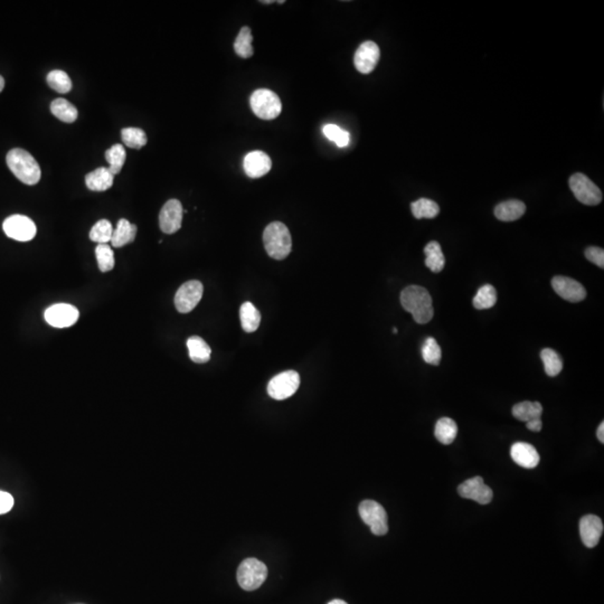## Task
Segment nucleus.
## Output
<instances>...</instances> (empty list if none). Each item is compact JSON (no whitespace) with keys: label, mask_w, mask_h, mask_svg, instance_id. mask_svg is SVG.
<instances>
[{"label":"nucleus","mask_w":604,"mask_h":604,"mask_svg":"<svg viewBox=\"0 0 604 604\" xmlns=\"http://www.w3.org/2000/svg\"><path fill=\"white\" fill-rule=\"evenodd\" d=\"M401 304L404 310L412 313L417 324H428L435 315L431 295L423 287H406L401 292Z\"/></svg>","instance_id":"1"},{"label":"nucleus","mask_w":604,"mask_h":604,"mask_svg":"<svg viewBox=\"0 0 604 604\" xmlns=\"http://www.w3.org/2000/svg\"><path fill=\"white\" fill-rule=\"evenodd\" d=\"M7 165L9 169L23 184H37L42 177V170L35 158L30 152L21 148L12 149L7 154Z\"/></svg>","instance_id":"2"},{"label":"nucleus","mask_w":604,"mask_h":604,"mask_svg":"<svg viewBox=\"0 0 604 604\" xmlns=\"http://www.w3.org/2000/svg\"><path fill=\"white\" fill-rule=\"evenodd\" d=\"M263 243L267 253L272 259L284 260L292 250L291 234L288 227L281 222H273L265 227Z\"/></svg>","instance_id":"3"},{"label":"nucleus","mask_w":604,"mask_h":604,"mask_svg":"<svg viewBox=\"0 0 604 604\" xmlns=\"http://www.w3.org/2000/svg\"><path fill=\"white\" fill-rule=\"evenodd\" d=\"M268 578V567L256 559H247L238 569V582L245 591L259 589Z\"/></svg>","instance_id":"4"},{"label":"nucleus","mask_w":604,"mask_h":604,"mask_svg":"<svg viewBox=\"0 0 604 604\" xmlns=\"http://www.w3.org/2000/svg\"><path fill=\"white\" fill-rule=\"evenodd\" d=\"M250 105L254 114L262 120H273L280 116L282 103L279 96L270 90L260 89L251 96Z\"/></svg>","instance_id":"5"},{"label":"nucleus","mask_w":604,"mask_h":604,"mask_svg":"<svg viewBox=\"0 0 604 604\" xmlns=\"http://www.w3.org/2000/svg\"><path fill=\"white\" fill-rule=\"evenodd\" d=\"M360 518L371 527V532L376 536H383L388 532L387 514L384 507L374 500H364L358 508Z\"/></svg>","instance_id":"6"},{"label":"nucleus","mask_w":604,"mask_h":604,"mask_svg":"<svg viewBox=\"0 0 604 604\" xmlns=\"http://www.w3.org/2000/svg\"><path fill=\"white\" fill-rule=\"evenodd\" d=\"M570 188L579 202L584 205L596 206L602 202V191L587 176L576 173L570 178Z\"/></svg>","instance_id":"7"},{"label":"nucleus","mask_w":604,"mask_h":604,"mask_svg":"<svg viewBox=\"0 0 604 604\" xmlns=\"http://www.w3.org/2000/svg\"><path fill=\"white\" fill-rule=\"evenodd\" d=\"M300 386V376L295 371H287L274 376L268 385V393L272 399L282 401L289 399Z\"/></svg>","instance_id":"8"},{"label":"nucleus","mask_w":604,"mask_h":604,"mask_svg":"<svg viewBox=\"0 0 604 604\" xmlns=\"http://www.w3.org/2000/svg\"><path fill=\"white\" fill-rule=\"evenodd\" d=\"M3 232L8 238L16 241L28 242L35 238V223L24 215H12L5 220L3 224Z\"/></svg>","instance_id":"9"},{"label":"nucleus","mask_w":604,"mask_h":604,"mask_svg":"<svg viewBox=\"0 0 604 604\" xmlns=\"http://www.w3.org/2000/svg\"><path fill=\"white\" fill-rule=\"evenodd\" d=\"M204 292V287L200 281L191 280L185 282L176 292V309L180 313H191L200 304Z\"/></svg>","instance_id":"10"},{"label":"nucleus","mask_w":604,"mask_h":604,"mask_svg":"<svg viewBox=\"0 0 604 604\" xmlns=\"http://www.w3.org/2000/svg\"><path fill=\"white\" fill-rule=\"evenodd\" d=\"M80 313L74 306L57 304L45 311V320L55 328H69L78 322Z\"/></svg>","instance_id":"11"},{"label":"nucleus","mask_w":604,"mask_h":604,"mask_svg":"<svg viewBox=\"0 0 604 604\" xmlns=\"http://www.w3.org/2000/svg\"><path fill=\"white\" fill-rule=\"evenodd\" d=\"M458 492L462 498L475 500L480 505H488L494 497V492L486 485L481 477H473L462 482L459 486Z\"/></svg>","instance_id":"12"},{"label":"nucleus","mask_w":604,"mask_h":604,"mask_svg":"<svg viewBox=\"0 0 604 604\" xmlns=\"http://www.w3.org/2000/svg\"><path fill=\"white\" fill-rule=\"evenodd\" d=\"M183 209L182 202L177 200H170L163 206L159 214V225L163 232L166 234H174L182 227Z\"/></svg>","instance_id":"13"},{"label":"nucleus","mask_w":604,"mask_h":604,"mask_svg":"<svg viewBox=\"0 0 604 604\" xmlns=\"http://www.w3.org/2000/svg\"><path fill=\"white\" fill-rule=\"evenodd\" d=\"M379 57H381V52L376 43L372 41L364 42L355 53V67L363 74H369L375 69Z\"/></svg>","instance_id":"14"},{"label":"nucleus","mask_w":604,"mask_h":604,"mask_svg":"<svg viewBox=\"0 0 604 604\" xmlns=\"http://www.w3.org/2000/svg\"><path fill=\"white\" fill-rule=\"evenodd\" d=\"M552 287L561 298L569 302H580L587 298V290L580 282L567 277L553 278Z\"/></svg>","instance_id":"15"},{"label":"nucleus","mask_w":604,"mask_h":604,"mask_svg":"<svg viewBox=\"0 0 604 604\" xmlns=\"http://www.w3.org/2000/svg\"><path fill=\"white\" fill-rule=\"evenodd\" d=\"M603 523L596 515H587L581 518L580 535L583 544L589 548H596L603 534Z\"/></svg>","instance_id":"16"},{"label":"nucleus","mask_w":604,"mask_h":604,"mask_svg":"<svg viewBox=\"0 0 604 604\" xmlns=\"http://www.w3.org/2000/svg\"><path fill=\"white\" fill-rule=\"evenodd\" d=\"M272 161L263 152H249L244 158V170L250 178H260L271 170Z\"/></svg>","instance_id":"17"},{"label":"nucleus","mask_w":604,"mask_h":604,"mask_svg":"<svg viewBox=\"0 0 604 604\" xmlns=\"http://www.w3.org/2000/svg\"><path fill=\"white\" fill-rule=\"evenodd\" d=\"M510 455H512V460L518 466L526 468V469H533V468L537 467L539 464V452L530 444L517 442V444H512Z\"/></svg>","instance_id":"18"},{"label":"nucleus","mask_w":604,"mask_h":604,"mask_svg":"<svg viewBox=\"0 0 604 604\" xmlns=\"http://www.w3.org/2000/svg\"><path fill=\"white\" fill-rule=\"evenodd\" d=\"M114 175L111 173L107 167H100L98 169L93 170L87 174L85 177V184L90 191H105L114 185Z\"/></svg>","instance_id":"19"},{"label":"nucleus","mask_w":604,"mask_h":604,"mask_svg":"<svg viewBox=\"0 0 604 604\" xmlns=\"http://www.w3.org/2000/svg\"><path fill=\"white\" fill-rule=\"evenodd\" d=\"M526 211V205L521 200H512L500 202L494 209V216L503 222H514Z\"/></svg>","instance_id":"20"},{"label":"nucleus","mask_w":604,"mask_h":604,"mask_svg":"<svg viewBox=\"0 0 604 604\" xmlns=\"http://www.w3.org/2000/svg\"><path fill=\"white\" fill-rule=\"evenodd\" d=\"M136 236H137V227L134 224L130 223L128 220L121 218L118 222L116 229H114L111 243H112V247H123L129 243H132Z\"/></svg>","instance_id":"21"},{"label":"nucleus","mask_w":604,"mask_h":604,"mask_svg":"<svg viewBox=\"0 0 604 604\" xmlns=\"http://www.w3.org/2000/svg\"><path fill=\"white\" fill-rule=\"evenodd\" d=\"M187 348L189 351V357L194 363L204 364L211 360V347L200 337L191 336V338H188Z\"/></svg>","instance_id":"22"},{"label":"nucleus","mask_w":604,"mask_h":604,"mask_svg":"<svg viewBox=\"0 0 604 604\" xmlns=\"http://www.w3.org/2000/svg\"><path fill=\"white\" fill-rule=\"evenodd\" d=\"M424 254H426V268L430 269L435 273H439L444 270L446 258L438 242L432 241L429 244H426L424 247Z\"/></svg>","instance_id":"23"},{"label":"nucleus","mask_w":604,"mask_h":604,"mask_svg":"<svg viewBox=\"0 0 604 604\" xmlns=\"http://www.w3.org/2000/svg\"><path fill=\"white\" fill-rule=\"evenodd\" d=\"M457 435H458V426L450 417H442L435 424V438L444 446L452 444L457 438Z\"/></svg>","instance_id":"24"},{"label":"nucleus","mask_w":604,"mask_h":604,"mask_svg":"<svg viewBox=\"0 0 604 604\" xmlns=\"http://www.w3.org/2000/svg\"><path fill=\"white\" fill-rule=\"evenodd\" d=\"M543 414V406L539 402H525L518 403L512 408V415L517 420L523 421V422H528V421L541 419Z\"/></svg>","instance_id":"25"},{"label":"nucleus","mask_w":604,"mask_h":604,"mask_svg":"<svg viewBox=\"0 0 604 604\" xmlns=\"http://www.w3.org/2000/svg\"><path fill=\"white\" fill-rule=\"evenodd\" d=\"M52 114L63 123H73L78 119V109L65 98H56L52 102Z\"/></svg>","instance_id":"26"},{"label":"nucleus","mask_w":604,"mask_h":604,"mask_svg":"<svg viewBox=\"0 0 604 604\" xmlns=\"http://www.w3.org/2000/svg\"><path fill=\"white\" fill-rule=\"evenodd\" d=\"M240 318H241L242 328L247 333H253L259 328L261 322V315L259 310L256 309L253 304L244 302L240 309Z\"/></svg>","instance_id":"27"},{"label":"nucleus","mask_w":604,"mask_h":604,"mask_svg":"<svg viewBox=\"0 0 604 604\" xmlns=\"http://www.w3.org/2000/svg\"><path fill=\"white\" fill-rule=\"evenodd\" d=\"M412 214L417 220L421 218H435L440 213V207L435 200L420 198L411 204Z\"/></svg>","instance_id":"28"},{"label":"nucleus","mask_w":604,"mask_h":604,"mask_svg":"<svg viewBox=\"0 0 604 604\" xmlns=\"http://www.w3.org/2000/svg\"><path fill=\"white\" fill-rule=\"evenodd\" d=\"M252 41H253V36H252L250 27H242L238 37H236V42H234V50H236V53L238 54V56L242 57V59H249L253 55Z\"/></svg>","instance_id":"29"},{"label":"nucleus","mask_w":604,"mask_h":604,"mask_svg":"<svg viewBox=\"0 0 604 604\" xmlns=\"http://www.w3.org/2000/svg\"><path fill=\"white\" fill-rule=\"evenodd\" d=\"M496 302H497V291L491 284L482 286L472 300L473 306L478 310L490 309Z\"/></svg>","instance_id":"30"},{"label":"nucleus","mask_w":604,"mask_h":604,"mask_svg":"<svg viewBox=\"0 0 604 604\" xmlns=\"http://www.w3.org/2000/svg\"><path fill=\"white\" fill-rule=\"evenodd\" d=\"M541 358L544 364L545 373L550 377L559 375L563 369V360L556 351L551 348H545L541 351Z\"/></svg>","instance_id":"31"},{"label":"nucleus","mask_w":604,"mask_h":604,"mask_svg":"<svg viewBox=\"0 0 604 604\" xmlns=\"http://www.w3.org/2000/svg\"><path fill=\"white\" fill-rule=\"evenodd\" d=\"M125 158H127V152L123 145H114L105 152V159L110 165L107 168L110 169L111 173L118 175L121 171L125 163Z\"/></svg>","instance_id":"32"},{"label":"nucleus","mask_w":604,"mask_h":604,"mask_svg":"<svg viewBox=\"0 0 604 604\" xmlns=\"http://www.w3.org/2000/svg\"><path fill=\"white\" fill-rule=\"evenodd\" d=\"M112 224L107 220H100L90 231V238L98 244H107V242H110L112 238Z\"/></svg>","instance_id":"33"},{"label":"nucleus","mask_w":604,"mask_h":604,"mask_svg":"<svg viewBox=\"0 0 604 604\" xmlns=\"http://www.w3.org/2000/svg\"><path fill=\"white\" fill-rule=\"evenodd\" d=\"M121 137L125 146L132 149H141L148 141L147 134L139 128H125L121 132Z\"/></svg>","instance_id":"34"},{"label":"nucleus","mask_w":604,"mask_h":604,"mask_svg":"<svg viewBox=\"0 0 604 604\" xmlns=\"http://www.w3.org/2000/svg\"><path fill=\"white\" fill-rule=\"evenodd\" d=\"M421 351H422L423 360L426 364L438 366L441 362V357H442V353H441L440 346L433 337H428L424 340Z\"/></svg>","instance_id":"35"},{"label":"nucleus","mask_w":604,"mask_h":604,"mask_svg":"<svg viewBox=\"0 0 604 604\" xmlns=\"http://www.w3.org/2000/svg\"><path fill=\"white\" fill-rule=\"evenodd\" d=\"M48 83L50 87L59 93H67L72 89V81L65 72L54 70L48 75Z\"/></svg>","instance_id":"36"},{"label":"nucleus","mask_w":604,"mask_h":604,"mask_svg":"<svg viewBox=\"0 0 604 604\" xmlns=\"http://www.w3.org/2000/svg\"><path fill=\"white\" fill-rule=\"evenodd\" d=\"M98 269L101 272H109L114 268V253L110 245L98 244L96 249Z\"/></svg>","instance_id":"37"},{"label":"nucleus","mask_w":604,"mask_h":604,"mask_svg":"<svg viewBox=\"0 0 604 604\" xmlns=\"http://www.w3.org/2000/svg\"><path fill=\"white\" fill-rule=\"evenodd\" d=\"M322 132L329 140L333 141L340 148L348 146L349 141H351L349 132L342 130L336 125H324Z\"/></svg>","instance_id":"38"},{"label":"nucleus","mask_w":604,"mask_h":604,"mask_svg":"<svg viewBox=\"0 0 604 604\" xmlns=\"http://www.w3.org/2000/svg\"><path fill=\"white\" fill-rule=\"evenodd\" d=\"M585 258L590 262L598 265V268H604V251L603 249L596 247H590L585 250Z\"/></svg>","instance_id":"39"},{"label":"nucleus","mask_w":604,"mask_h":604,"mask_svg":"<svg viewBox=\"0 0 604 604\" xmlns=\"http://www.w3.org/2000/svg\"><path fill=\"white\" fill-rule=\"evenodd\" d=\"M14 503L15 501H14L12 494H8L6 491L0 490V515L10 512L14 507Z\"/></svg>","instance_id":"40"},{"label":"nucleus","mask_w":604,"mask_h":604,"mask_svg":"<svg viewBox=\"0 0 604 604\" xmlns=\"http://www.w3.org/2000/svg\"><path fill=\"white\" fill-rule=\"evenodd\" d=\"M526 426L527 429L530 430V431L539 432L542 430L543 422L541 419H536V420L528 421V422H526Z\"/></svg>","instance_id":"41"},{"label":"nucleus","mask_w":604,"mask_h":604,"mask_svg":"<svg viewBox=\"0 0 604 604\" xmlns=\"http://www.w3.org/2000/svg\"><path fill=\"white\" fill-rule=\"evenodd\" d=\"M596 435H598V440L601 442V444H604V423L602 422L598 428V432H596Z\"/></svg>","instance_id":"42"},{"label":"nucleus","mask_w":604,"mask_h":604,"mask_svg":"<svg viewBox=\"0 0 604 604\" xmlns=\"http://www.w3.org/2000/svg\"><path fill=\"white\" fill-rule=\"evenodd\" d=\"M3 87H5V80H3V76L0 75V92L3 91Z\"/></svg>","instance_id":"43"},{"label":"nucleus","mask_w":604,"mask_h":604,"mask_svg":"<svg viewBox=\"0 0 604 604\" xmlns=\"http://www.w3.org/2000/svg\"><path fill=\"white\" fill-rule=\"evenodd\" d=\"M328 604H347V603H346L345 601H342V600H338V598H337V600H333V601L329 602V603H328Z\"/></svg>","instance_id":"44"},{"label":"nucleus","mask_w":604,"mask_h":604,"mask_svg":"<svg viewBox=\"0 0 604 604\" xmlns=\"http://www.w3.org/2000/svg\"><path fill=\"white\" fill-rule=\"evenodd\" d=\"M393 333H397V329H396V328H393Z\"/></svg>","instance_id":"45"}]
</instances>
